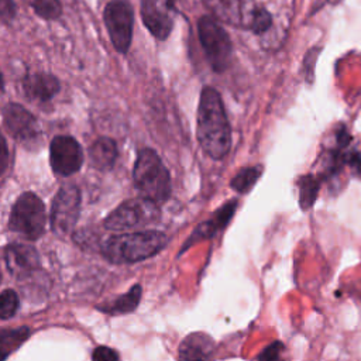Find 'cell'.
Listing matches in <instances>:
<instances>
[{"mask_svg":"<svg viewBox=\"0 0 361 361\" xmlns=\"http://www.w3.org/2000/svg\"><path fill=\"white\" fill-rule=\"evenodd\" d=\"M3 121L7 131L18 141L30 142L39 135V127L35 117L21 104H6L3 109Z\"/></svg>","mask_w":361,"mask_h":361,"instance_id":"10","label":"cell"},{"mask_svg":"<svg viewBox=\"0 0 361 361\" xmlns=\"http://www.w3.org/2000/svg\"><path fill=\"white\" fill-rule=\"evenodd\" d=\"M327 1H330V3H333V4H337V3H340L341 0H327Z\"/></svg>","mask_w":361,"mask_h":361,"instance_id":"31","label":"cell"},{"mask_svg":"<svg viewBox=\"0 0 361 361\" xmlns=\"http://www.w3.org/2000/svg\"><path fill=\"white\" fill-rule=\"evenodd\" d=\"M214 341L206 333L195 331L186 336L179 345V361H210Z\"/></svg>","mask_w":361,"mask_h":361,"instance_id":"13","label":"cell"},{"mask_svg":"<svg viewBox=\"0 0 361 361\" xmlns=\"http://www.w3.org/2000/svg\"><path fill=\"white\" fill-rule=\"evenodd\" d=\"M3 87H4V82H3V76H1V72H0V92H3Z\"/></svg>","mask_w":361,"mask_h":361,"instance_id":"30","label":"cell"},{"mask_svg":"<svg viewBox=\"0 0 361 361\" xmlns=\"http://www.w3.org/2000/svg\"><path fill=\"white\" fill-rule=\"evenodd\" d=\"M16 3L14 0H0V18L4 23H10L16 17Z\"/></svg>","mask_w":361,"mask_h":361,"instance_id":"28","label":"cell"},{"mask_svg":"<svg viewBox=\"0 0 361 361\" xmlns=\"http://www.w3.org/2000/svg\"><path fill=\"white\" fill-rule=\"evenodd\" d=\"M104 23L114 48L126 54L133 38L134 11L127 0H111L104 7Z\"/></svg>","mask_w":361,"mask_h":361,"instance_id":"7","label":"cell"},{"mask_svg":"<svg viewBox=\"0 0 361 361\" xmlns=\"http://www.w3.org/2000/svg\"><path fill=\"white\" fill-rule=\"evenodd\" d=\"M18 307V296L13 289L0 293V319H10Z\"/></svg>","mask_w":361,"mask_h":361,"instance_id":"23","label":"cell"},{"mask_svg":"<svg viewBox=\"0 0 361 361\" xmlns=\"http://www.w3.org/2000/svg\"><path fill=\"white\" fill-rule=\"evenodd\" d=\"M262 172L261 166H247L243 168L241 171H238L235 173V176L231 179L230 186L238 192V193H247L248 190H251V188L257 183V180L259 179Z\"/></svg>","mask_w":361,"mask_h":361,"instance_id":"21","label":"cell"},{"mask_svg":"<svg viewBox=\"0 0 361 361\" xmlns=\"http://www.w3.org/2000/svg\"><path fill=\"white\" fill-rule=\"evenodd\" d=\"M235 207H237V200H231V202L226 203L223 207H220V209L216 212V214H214L210 220L202 223V224L195 230L193 235L189 238L188 243L190 244V243H193V241H196V240L209 238V237H212L213 234H216L219 230H221V228L230 221V219L233 217V214H234V212H235Z\"/></svg>","mask_w":361,"mask_h":361,"instance_id":"15","label":"cell"},{"mask_svg":"<svg viewBox=\"0 0 361 361\" xmlns=\"http://www.w3.org/2000/svg\"><path fill=\"white\" fill-rule=\"evenodd\" d=\"M271 14L265 10V8H257L251 13V17H250V28L257 32V34H261L264 31H267L271 25Z\"/></svg>","mask_w":361,"mask_h":361,"instance_id":"24","label":"cell"},{"mask_svg":"<svg viewBox=\"0 0 361 361\" xmlns=\"http://www.w3.org/2000/svg\"><path fill=\"white\" fill-rule=\"evenodd\" d=\"M6 264L10 272L18 278L28 276L39 267V255L32 245L11 244L6 248Z\"/></svg>","mask_w":361,"mask_h":361,"instance_id":"12","label":"cell"},{"mask_svg":"<svg viewBox=\"0 0 361 361\" xmlns=\"http://www.w3.org/2000/svg\"><path fill=\"white\" fill-rule=\"evenodd\" d=\"M37 16L45 20H55L62 14V6L59 0H28Z\"/></svg>","mask_w":361,"mask_h":361,"instance_id":"22","label":"cell"},{"mask_svg":"<svg viewBox=\"0 0 361 361\" xmlns=\"http://www.w3.org/2000/svg\"><path fill=\"white\" fill-rule=\"evenodd\" d=\"M49 162L56 175L69 176L83 164L82 147L73 137L56 135L49 145Z\"/></svg>","mask_w":361,"mask_h":361,"instance_id":"9","label":"cell"},{"mask_svg":"<svg viewBox=\"0 0 361 361\" xmlns=\"http://www.w3.org/2000/svg\"><path fill=\"white\" fill-rule=\"evenodd\" d=\"M166 244L159 231H135L111 235L103 245V255L113 264L137 262L155 255Z\"/></svg>","mask_w":361,"mask_h":361,"instance_id":"2","label":"cell"},{"mask_svg":"<svg viewBox=\"0 0 361 361\" xmlns=\"http://www.w3.org/2000/svg\"><path fill=\"white\" fill-rule=\"evenodd\" d=\"M159 217L157 202L147 197L130 199L118 204L104 220L109 230L124 231L152 224Z\"/></svg>","mask_w":361,"mask_h":361,"instance_id":"6","label":"cell"},{"mask_svg":"<svg viewBox=\"0 0 361 361\" xmlns=\"http://www.w3.org/2000/svg\"><path fill=\"white\" fill-rule=\"evenodd\" d=\"M197 140L213 159H221L231 147V128L219 92L203 87L197 107Z\"/></svg>","mask_w":361,"mask_h":361,"instance_id":"1","label":"cell"},{"mask_svg":"<svg viewBox=\"0 0 361 361\" xmlns=\"http://www.w3.org/2000/svg\"><path fill=\"white\" fill-rule=\"evenodd\" d=\"M258 361H285V345L281 341H275L265 347L258 357Z\"/></svg>","mask_w":361,"mask_h":361,"instance_id":"25","label":"cell"},{"mask_svg":"<svg viewBox=\"0 0 361 361\" xmlns=\"http://www.w3.org/2000/svg\"><path fill=\"white\" fill-rule=\"evenodd\" d=\"M199 39L206 54V58L216 72L227 69L231 59V41L224 28L209 16H203L197 21Z\"/></svg>","mask_w":361,"mask_h":361,"instance_id":"5","label":"cell"},{"mask_svg":"<svg viewBox=\"0 0 361 361\" xmlns=\"http://www.w3.org/2000/svg\"><path fill=\"white\" fill-rule=\"evenodd\" d=\"M169 0H141V17L149 32L158 39H166L173 27Z\"/></svg>","mask_w":361,"mask_h":361,"instance_id":"11","label":"cell"},{"mask_svg":"<svg viewBox=\"0 0 361 361\" xmlns=\"http://www.w3.org/2000/svg\"><path fill=\"white\" fill-rule=\"evenodd\" d=\"M30 336V329H0V361L16 350L27 337Z\"/></svg>","mask_w":361,"mask_h":361,"instance_id":"19","label":"cell"},{"mask_svg":"<svg viewBox=\"0 0 361 361\" xmlns=\"http://www.w3.org/2000/svg\"><path fill=\"white\" fill-rule=\"evenodd\" d=\"M204 4L221 20L230 24L241 21V1L240 0H204Z\"/></svg>","mask_w":361,"mask_h":361,"instance_id":"18","label":"cell"},{"mask_svg":"<svg viewBox=\"0 0 361 361\" xmlns=\"http://www.w3.org/2000/svg\"><path fill=\"white\" fill-rule=\"evenodd\" d=\"M8 164V148L3 134L0 133V175L4 173Z\"/></svg>","mask_w":361,"mask_h":361,"instance_id":"29","label":"cell"},{"mask_svg":"<svg viewBox=\"0 0 361 361\" xmlns=\"http://www.w3.org/2000/svg\"><path fill=\"white\" fill-rule=\"evenodd\" d=\"M344 164L351 168L354 175L361 178V152L358 151L344 152Z\"/></svg>","mask_w":361,"mask_h":361,"instance_id":"26","label":"cell"},{"mask_svg":"<svg viewBox=\"0 0 361 361\" xmlns=\"http://www.w3.org/2000/svg\"><path fill=\"white\" fill-rule=\"evenodd\" d=\"M92 358H93V361H120L117 353L114 350L109 348V347H104V345L96 347L93 350Z\"/></svg>","mask_w":361,"mask_h":361,"instance_id":"27","label":"cell"},{"mask_svg":"<svg viewBox=\"0 0 361 361\" xmlns=\"http://www.w3.org/2000/svg\"><path fill=\"white\" fill-rule=\"evenodd\" d=\"M141 286L140 285H134L127 293L116 298L113 302L104 303V305H99L97 307L109 314H123V313H130L133 312L141 299Z\"/></svg>","mask_w":361,"mask_h":361,"instance_id":"17","label":"cell"},{"mask_svg":"<svg viewBox=\"0 0 361 361\" xmlns=\"http://www.w3.org/2000/svg\"><path fill=\"white\" fill-rule=\"evenodd\" d=\"M299 186V203L303 210H307L313 206L314 200L317 199L320 180L313 175H305L298 182Z\"/></svg>","mask_w":361,"mask_h":361,"instance_id":"20","label":"cell"},{"mask_svg":"<svg viewBox=\"0 0 361 361\" xmlns=\"http://www.w3.org/2000/svg\"><path fill=\"white\" fill-rule=\"evenodd\" d=\"M89 158H90L92 166L100 171L110 169L114 165V161L117 158L116 142L107 137H102L96 140L89 148Z\"/></svg>","mask_w":361,"mask_h":361,"instance_id":"16","label":"cell"},{"mask_svg":"<svg viewBox=\"0 0 361 361\" xmlns=\"http://www.w3.org/2000/svg\"><path fill=\"white\" fill-rule=\"evenodd\" d=\"M45 206L32 192L23 193L14 203L8 226L28 240H37L45 228Z\"/></svg>","mask_w":361,"mask_h":361,"instance_id":"4","label":"cell"},{"mask_svg":"<svg viewBox=\"0 0 361 361\" xmlns=\"http://www.w3.org/2000/svg\"><path fill=\"white\" fill-rule=\"evenodd\" d=\"M80 207V193L73 185L63 186L54 197L51 209V227L56 235H66L72 231Z\"/></svg>","mask_w":361,"mask_h":361,"instance_id":"8","label":"cell"},{"mask_svg":"<svg viewBox=\"0 0 361 361\" xmlns=\"http://www.w3.org/2000/svg\"><path fill=\"white\" fill-rule=\"evenodd\" d=\"M23 87L28 97L39 102H48L59 92L61 83L51 73L37 72V73L27 75L24 78Z\"/></svg>","mask_w":361,"mask_h":361,"instance_id":"14","label":"cell"},{"mask_svg":"<svg viewBox=\"0 0 361 361\" xmlns=\"http://www.w3.org/2000/svg\"><path fill=\"white\" fill-rule=\"evenodd\" d=\"M134 185L137 190L154 202H162L171 193V176L158 154L151 148L138 152L134 165Z\"/></svg>","mask_w":361,"mask_h":361,"instance_id":"3","label":"cell"}]
</instances>
